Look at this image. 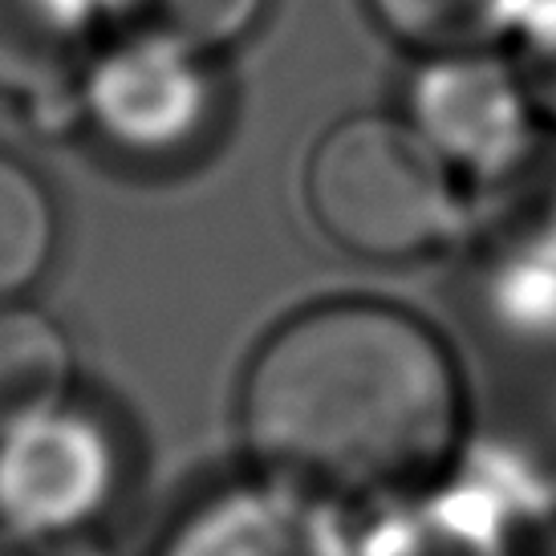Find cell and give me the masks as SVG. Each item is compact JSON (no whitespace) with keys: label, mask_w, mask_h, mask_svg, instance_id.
<instances>
[{"label":"cell","mask_w":556,"mask_h":556,"mask_svg":"<svg viewBox=\"0 0 556 556\" xmlns=\"http://www.w3.org/2000/svg\"><path fill=\"white\" fill-rule=\"evenodd\" d=\"M305 200L341 252L374 264L427 256L459 228L455 170L390 114H354L325 130L305 167Z\"/></svg>","instance_id":"2"},{"label":"cell","mask_w":556,"mask_h":556,"mask_svg":"<svg viewBox=\"0 0 556 556\" xmlns=\"http://www.w3.org/2000/svg\"><path fill=\"white\" fill-rule=\"evenodd\" d=\"M78 110L114 155L135 163H175L191 155L219 118L212 53L123 33L90 62Z\"/></svg>","instance_id":"3"},{"label":"cell","mask_w":556,"mask_h":556,"mask_svg":"<svg viewBox=\"0 0 556 556\" xmlns=\"http://www.w3.org/2000/svg\"><path fill=\"white\" fill-rule=\"evenodd\" d=\"M118 471L114 434L62 402L0 439V532L37 544L90 528L110 508Z\"/></svg>","instance_id":"5"},{"label":"cell","mask_w":556,"mask_h":556,"mask_svg":"<svg viewBox=\"0 0 556 556\" xmlns=\"http://www.w3.org/2000/svg\"><path fill=\"white\" fill-rule=\"evenodd\" d=\"M240 431L273 479L313 495L422 488L464 434V378L415 313L329 301L268 333L240 382Z\"/></svg>","instance_id":"1"},{"label":"cell","mask_w":556,"mask_h":556,"mask_svg":"<svg viewBox=\"0 0 556 556\" xmlns=\"http://www.w3.org/2000/svg\"><path fill=\"white\" fill-rule=\"evenodd\" d=\"M102 21L123 33L179 41L200 53H224L244 41L264 16L268 0H93Z\"/></svg>","instance_id":"11"},{"label":"cell","mask_w":556,"mask_h":556,"mask_svg":"<svg viewBox=\"0 0 556 556\" xmlns=\"http://www.w3.org/2000/svg\"><path fill=\"white\" fill-rule=\"evenodd\" d=\"M387 556H495L483 536L455 520H410Z\"/></svg>","instance_id":"13"},{"label":"cell","mask_w":556,"mask_h":556,"mask_svg":"<svg viewBox=\"0 0 556 556\" xmlns=\"http://www.w3.org/2000/svg\"><path fill=\"white\" fill-rule=\"evenodd\" d=\"M0 556H37V553H33V544L16 541L9 532H0Z\"/></svg>","instance_id":"14"},{"label":"cell","mask_w":556,"mask_h":556,"mask_svg":"<svg viewBox=\"0 0 556 556\" xmlns=\"http://www.w3.org/2000/svg\"><path fill=\"white\" fill-rule=\"evenodd\" d=\"M102 13L93 0H0V98L74 102L98 58Z\"/></svg>","instance_id":"7"},{"label":"cell","mask_w":556,"mask_h":556,"mask_svg":"<svg viewBox=\"0 0 556 556\" xmlns=\"http://www.w3.org/2000/svg\"><path fill=\"white\" fill-rule=\"evenodd\" d=\"M511 41V65L525 81L532 106L544 126H556V0H541V9L528 16Z\"/></svg>","instance_id":"12"},{"label":"cell","mask_w":556,"mask_h":556,"mask_svg":"<svg viewBox=\"0 0 556 556\" xmlns=\"http://www.w3.org/2000/svg\"><path fill=\"white\" fill-rule=\"evenodd\" d=\"M406 123L455 175H504L525 163L541 114L508 58L492 49L422 53L406 81Z\"/></svg>","instance_id":"4"},{"label":"cell","mask_w":556,"mask_h":556,"mask_svg":"<svg viewBox=\"0 0 556 556\" xmlns=\"http://www.w3.org/2000/svg\"><path fill=\"white\" fill-rule=\"evenodd\" d=\"M159 556H350L333 511L285 479L207 495L170 528Z\"/></svg>","instance_id":"6"},{"label":"cell","mask_w":556,"mask_h":556,"mask_svg":"<svg viewBox=\"0 0 556 556\" xmlns=\"http://www.w3.org/2000/svg\"><path fill=\"white\" fill-rule=\"evenodd\" d=\"M74 350L62 325L21 301H0V439L70 402Z\"/></svg>","instance_id":"8"},{"label":"cell","mask_w":556,"mask_h":556,"mask_svg":"<svg viewBox=\"0 0 556 556\" xmlns=\"http://www.w3.org/2000/svg\"><path fill=\"white\" fill-rule=\"evenodd\" d=\"M58 203L16 155L0 151V301H21L58 252Z\"/></svg>","instance_id":"10"},{"label":"cell","mask_w":556,"mask_h":556,"mask_svg":"<svg viewBox=\"0 0 556 556\" xmlns=\"http://www.w3.org/2000/svg\"><path fill=\"white\" fill-rule=\"evenodd\" d=\"M378 25L418 53L492 49L520 33L541 0H366Z\"/></svg>","instance_id":"9"}]
</instances>
